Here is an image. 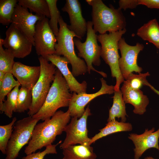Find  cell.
<instances>
[{
	"mask_svg": "<svg viewBox=\"0 0 159 159\" xmlns=\"http://www.w3.org/2000/svg\"><path fill=\"white\" fill-rule=\"evenodd\" d=\"M126 32L125 29L109 34H99L97 36V40L101 44V57L109 66L112 77L116 78L114 86L115 91L120 90V85L124 80L119 65L120 57L118 52V43Z\"/></svg>",
	"mask_w": 159,
	"mask_h": 159,
	"instance_id": "5b68a950",
	"label": "cell"
},
{
	"mask_svg": "<svg viewBox=\"0 0 159 159\" xmlns=\"http://www.w3.org/2000/svg\"><path fill=\"white\" fill-rule=\"evenodd\" d=\"M144 159H155L154 158H153V157H147L146 158H145Z\"/></svg>",
	"mask_w": 159,
	"mask_h": 159,
	"instance_id": "8d00e7d4",
	"label": "cell"
},
{
	"mask_svg": "<svg viewBox=\"0 0 159 159\" xmlns=\"http://www.w3.org/2000/svg\"><path fill=\"white\" fill-rule=\"evenodd\" d=\"M62 74L57 69L54 78L44 102L39 110L32 116L44 121L50 118L59 108L69 107L72 94Z\"/></svg>",
	"mask_w": 159,
	"mask_h": 159,
	"instance_id": "3957f363",
	"label": "cell"
},
{
	"mask_svg": "<svg viewBox=\"0 0 159 159\" xmlns=\"http://www.w3.org/2000/svg\"><path fill=\"white\" fill-rule=\"evenodd\" d=\"M92 21L87 22V37L85 42H82L80 39L74 38V45L78 51V56L84 59L87 67V72L90 73L91 71L97 72L104 77H107V74L98 71L92 66H100L101 63L100 59L101 46L97 43V35L96 34L92 26Z\"/></svg>",
	"mask_w": 159,
	"mask_h": 159,
	"instance_id": "52a82bcc",
	"label": "cell"
},
{
	"mask_svg": "<svg viewBox=\"0 0 159 159\" xmlns=\"http://www.w3.org/2000/svg\"><path fill=\"white\" fill-rule=\"evenodd\" d=\"M137 35L159 48V24L156 19L144 24L137 30Z\"/></svg>",
	"mask_w": 159,
	"mask_h": 159,
	"instance_id": "44dd1931",
	"label": "cell"
},
{
	"mask_svg": "<svg viewBox=\"0 0 159 159\" xmlns=\"http://www.w3.org/2000/svg\"><path fill=\"white\" fill-rule=\"evenodd\" d=\"M62 142V141L60 140L56 144L48 145L42 151H39L26 155V156L23 157L21 159H44V156L47 155L57 154V152L56 147L59 144L61 143Z\"/></svg>",
	"mask_w": 159,
	"mask_h": 159,
	"instance_id": "d6a6232c",
	"label": "cell"
},
{
	"mask_svg": "<svg viewBox=\"0 0 159 159\" xmlns=\"http://www.w3.org/2000/svg\"><path fill=\"white\" fill-rule=\"evenodd\" d=\"M18 0H0V23L9 25L12 23V17Z\"/></svg>",
	"mask_w": 159,
	"mask_h": 159,
	"instance_id": "484cf974",
	"label": "cell"
},
{
	"mask_svg": "<svg viewBox=\"0 0 159 159\" xmlns=\"http://www.w3.org/2000/svg\"><path fill=\"white\" fill-rule=\"evenodd\" d=\"M2 39H0V71L5 73H12L15 62L14 55L7 49L3 47Z\"/></svg>",
	"mask_w": 159,
	"mask_h": 159,
	"instance_id": "4316f807",
	"label": "cell"
},
{
	"mask_svg": "<svg viewBox=\"0 0 159 159\" xmlns=\"http://www.w3.org/2000/svg\"><path fill=\"white\" fill-rule=\"evenodd\" d=\"M158 94L159 95V91L158 92Z\"/></svg>",
	"mask_w": 159,
	"mask_h": 159,
	"instance_id": "74e56055",
	"label": "cell"
},
{
	"mask_svg": "<svg viewBox=\"0 0 159 159\" xmlns=\"http://www.w3.org/2000/svg\"><path fill=\"white\" fill-rule=\"evenodd\" d=\"M34 46L37 55L44 57L55 54L56 36L51 29L48 18L38 21L34 35Z\"/></svg>",
	"mask_w": 159,
	"mask_h": 159,
	"instance_id": "8fae6325",
	"label": "cell"
},
{
	"mask_svg": "<svg viewBox=\"0 0 159 159\" xmlns=\"http://www.w3.org/2000/svg\"><path fill=\"white\" fill-rule=\"evenodd\" d=\"M113 97V103L109 111V117L107 122L115 120V118H121V122H125L127 116L125 110V102L123 100L122 92L120 90L115 91Z\"/></svg>",
	"mask_w": 159,
	"mask_h": 159,
	"instance_id": "7402d4cb",
	"label": "cell"
},
{
	"mask_svg": "<svg viewBox=\"0 0 159 159\" xmlns=\"http://www.w3.org/2000/svg\"><path fill=\"white\" fill-rule=\"evenodd\" d=\"M138 4L150 9H159V0H138Z\"/></svg>",
	"mask_w": 159,
	"mask_h": 159,
	"instance_id": "e575fe53",
	"label": "cell"
},
{
	"mask_svg": "<svg viewBox=\"0 0 159 159\" xmlns=\"http://www.w3.org/2000/svg\"><path fill=\"white\" fill-rule=\"evenodd\" d=\"M154 131L153 127L149 130L146 129L144 132L140 135L129 134L128 138L133 141L135 147L134 149L135 159H139L146 150L151 148H155L159 151V129Z\"/></svg>",
	"mask_w": 159,
	"mask_h": 159,
	"instance_id": "e0dca14e",
	"label": "cell"
},
{
	"mask_svg": "<svg viewBox=\"0 0 159 159\" xmlns=\"http://www.w3.org/2000/svg\"><path fill=\"white\" fill-rule=\"evenodd\" d=\"M150 75L148 72L144 73H140L138 74L132 73L124 80L123 84L134 89H140L143 85L150 87L151 85L146 79L147 77Z\"/></svg>",
	"mask_w": 159,
	"mask_h": 159,
	"instance_id": "f1b7e54d",
	"label": "cell"
},
{
	"mask_svg": "<svg viewBox=\"0 0 159 159\" xmlns=\"http://www.w3.org/2000/svg\"><path fill=\"white\" fill-rule=\"evenodd\" d=\"M62 150V159H96L97 158L90 145H70Z\"/></svg>",
	"mask_w": 159,
	"mask_h": 159,
	"instance_id": "ffe728a7",
	"label": "cell"
},
{
	"mask_svg": "<svg viewBox=\"0 0 159 159\" xmlns=\"http://www.w3.org/2000/svg\"><path fill=\"white\" fill-rule=\"evenodd\" d=\"M16 120V118L14 117L9 124L0 126V150L4 154H6L8 143Z\"/></svg>",
	"mask_w": 159,
	"mask_h": 159,
	"instance_id": "f546056e",
	"label": "cell"
},
{
	"mask_svg": "<svg viewBox=\"0 0 159 159\" xmlns=\"http://www.w3.org/2000/svg\"><path fill=\"white\" fill-rule=\"evenodd\" d=\"M18 4L35 14L50 18L49 7L46 0H18Z\"/></svg>",
	"mask_w": 159,
	"mask_h": 159,
	"instance_id": "cb8c5ba5",
	"label": "cell"
},
{
	"mask_svg": "<svg viewBox=\"0 0 159 159\" xmlns=\"http://www.w3.org/2000/svg\"><path fill=\"white\" fill-rule=\"evenodd\" d=\"M40 74L37 82L32 89V102L28 112L29 116L37 113L43 105L54 80L56 67L42 56L38 58Z\"/></svg>",
	"mask_w": 159,
	"mask_h": 159,
	"instance_id": "8992f818",
	"label": "cell"
},
{
	"mask_svg": "<svg viewBox=\"0 0 159 159\" xmlns=\"http://www.w3.org/2000/svg\"><path fill=\"white\" fill-rule=\"evenodd\" d=\"M70 117L68 110L65 112L59 110L51 118L37 124L28 145L25 148V153L26 155H29L52 144L57 136L61 135L64 131Z\"/></svg>",
	"mask_w": 159,
	"mask_h": 159,
	"instance_id": "6da1fadb",
	"label": "cell"
},
{
	"mask_svg": "<svg viewBox=\"0 0 159 159\" xmlns=\"http://www.w3.org/2000/svg\"><path fill=\"white\" fill-rule=\"evenodd\" d=\"M62 10L68 14L70 24L67 25L68 29L77 38L82 39L87 32V22L82 16L80 2L78 0H66Z\"/></svg>",
	"mask_w": 159,
	"mask_h": 159,
	"instance_id": "9a60e30c",
	"label": "cell"
},
{
	"mask_svg": "<svg viewBox=\"0 0 159 159\" xmlns=\"http://www.w3.org/2000/svg\"><path fill=\"white\" fill-rule=\"evenodd\" d=\"M40 70V66H29L15 62L12 74L21 86L32 90L39 77Z\"/></svg>",
	"mask_w": 159,
	"mask_h": 159,
	"instance_id": "ac0fdd59",
	"label": "cell"
},
{
	"mask_svg": "<svg viewBox=\"0 0 159 159\" xmlns=\"http://www.w3.org/2000/svg\"><path fill=\"white\" fill-rule=\"evenodd\" d=\"M86 1L92 6V21L96 33L102 34L125 29L126 19L119 8H115L111 4L108 7L101 0Z\"/></svg>",
	"mask_w": 159,
	"mask_h": 159,
	"instance_id": "7a4b0ae2",
	"label": "cell"
},
{
	"mask_svg": "<svg viewBox=\"0 0 159 159\" xmlns=\"http://www.w3.org/2000/svg\"><path fill=\"white\" fill-rule=\"evenodd\" d=\"M132 125L129 123L118 122L116 120L108 122L106 126L100 130V132L91 138L90 145L97 140L113 133L132 130Z\"/></svg>",
	"mask_w": 159,
	"mask_h": 159,
	"instance_id": "603a6c76",
	"label": "cell"
},
{
	"mask_svg": "<svg viewBox=\"0 0 159 159\" xmlns=\"http://www.w3.org/2000/svg\"><path fill=\"white\" fill-rule=\"evenodd\" d=\"M5 74L3 72L0 71V87L2 85Z\"/></svg>",
	"mask_w": 159,
	"mask_h": 159,
	"instance_id": "d590c367",
	"label": "cell"
},
{
	"mask_svg": "<svg viewBox=\"0 0 159 159\" xmlns=\"http://www.w3.org/2000/svg\"><path fill=\"white\" fill-rule=\"evenodd\" d=\"M101 87L97 92L92 94L73 92L69 102L68 110L71 117L80 118L84 114L86 105L95 98L105 94H112L115 91L114 86L109 85L103 78L100 79Z\"/></svg>",
	"mask_w": 159,
	"mask_h": 159,
	"instance_id": "4fadbf2b",
	"label": "cell"
},
{
	"mask_svg": "<svg viewBox=\"0 0 159 159\" xmlns=\"http://www.w3.org/2000/svg\"><path fill=\"white\" fill-rule=\"evenodd\" d=\"M32 102V90L21 86L18 93L14 112L21 113L29 110Z\"/></svg>",
	"mask_w": 159,
	"mask_h": 159,
	"instance_id": "d4e9b609",
	"label": "cell"
},
{
	"mask_svg": "<svg viewBox=\"0 0 159 159\" xmlns=\"http://www.w3.org/2000/svg\"><path fill=\"white\" fill-rule=\"evenodd\" d=\"M44 57L53 64L59 70L65 78L70 91L78 94L86 93L87 82L84 81L80 83L76 79L69 69L68 65L70 63L67 59L55 54L48 55Z\"/></svg>",
	"mask_w": 159,
	"mask_h": 159,
	"instance_id": "2e32d148",
	"label": "cell"
},
{
	"mask_svg": "<svg viewBox=\"0 0 159 159\" xmlns=\"http://www.w3.org/2000/svg\"><path fill=\"white\" fill-rule=\"evenodd\" d=\"M20 85L19 82L15 80L12 74H5L2 85L0 87V108L5 101V98L16 86Z\"/></svg>",
	"mask_w": 159,
	"mask_h": 159,
	"instance_id": "4dcf8cb0",
	"label": "cell"
},
{
	"mask_svg": "<svg viewBox=\"0 0 159 159\" xmlns=\"http://www.w3.org/2000/svg\"><path fill=\"white\" fill-rule=\"evenodd\" d=\"M59 31L56 36L57 42L55 46V54L63 56L71 64L72 73L74 77L83 75L87 72V67L84 60L76 55L74 49L73 39L77 36L68 28L61 16L59 20Z\"/></svg>",
	"mask_w": 159,
	"mask_h": 159,
	"instance_id": "277c9868",
	"label": "cell"
},
{
	"mask_svg": "<svg viewBox=\"0 0 159 159\" xmlns=\"http://www.w3.org/2000/svg\"><path fill=\"white\" fill-rule=\"evenodd\" d=\"M2 41L3 46L18 58L29 55L34 46L29 38L12 24L6 30V37Z\"/></svg>",
	"mask_w": 159,
	"mask_h": 159,
	"instance_id": "7c38bea8",
	"label": "cell"
},
{
	"mask_svg": "<svg viewBox=\"0 0 159 159\" xmlns=\"http://www.w3.org/2000/svg\"><path fill=\"white\" fill-rule=\"evenodd\" d=\"M49 11L50 19L49 21L50 27L56 36L59 32L58 24L61 17L60 13L57 5V0H46Z\"/></svg>",
	"mask_w": 159,
	"mask_h": 159,
	"instance_id": "1f68e13d",
	"label": "cell"
},
{
	"mask_svg": "<svg viewBox=\"0 0 159 159\" xmlns=\"http://www.w3.org/2000/svg\"><path fill=\"white\" fill-rule=\"evenodd\" d=\"M91 115L88 105L82 116L79 119L75 117H72L70 123L64 129V131L66 132V136L60 145L61 149L77 144L90 145L91 138L87 136V123L88 117Z\"/></svg>",
	"mask_w": 159,
	"mask_h": 159,
	"instance_id": "9c48e42d",
	"label": "cell"
},
{
	"mask_svg": "<svg viewBox=\"0 0 159 159\" xmlns=\"http://www.w3.org/2000/svg\"><path fill=\"white\" fill-rule=\"evenodd\" d=\"M39 119L28 116L16 122L6 149L5 159H16L19 151L29 142Z\"/></svg>",
	"mask_w": 159,
	"mask_h": 159,
	"instance_id": "ba28073f",
	"label": "cell"
},
{
	"mask_svg": "<svg viewBox=\"0 0 159 159\" xmlns=\"http://www.w3.org/2000/svg\"><path fill=\"white\" fill-rule=\"evenodd\" d=\"M119 8L124 10L135 8L138 5V0H120L119 1Z\"/></svg>",
	"mask_w": 159,
	"mask_h": 159,
	"instance_id": "836d02e7",
	"label": "cell"
},
{
	"mask_svg": "<svg viewBox=\"0 0 159 159\" xmlns=\"http://www.w3.org/2000/svg\"><path fill=\"white\" fill-rule=\"evenodd\" d=\"M45 17L33 14L29 12L28 9L17 4L15 7L11 24L25 35L34 46V35L36 25L38 21Z\"/></svg>",
	"mask_w": 159,
	"mask_h": 159,
	"instance_id": "5bb4252c",
	"label": "cell"
},
{
	"mask_svg": "<svg viewBox=\"0 0 159 159\" xmlns=\"http://www.w3.org/2000/svg\"><path fill=\"white\" fill-rule=\"evenodd\" d=\"M123 100L126 103H129L134 107V113L143 115L146 111L149 103L147 96L140 89H134L123 84L121 88Z\"/></svg>",
	"mask_w": 159,
	"mask_h": 159,
	"instance_id": "d6986e66",
	"label": "cell"
},
{
	"mask_svg": "<svg viewBox=\"0 0 159 159\" xmlns=\"http://www.w3.org/2000/svg\"><path fill=\"white\" fill-rule=\"evenodd\" d=\"M118 47L121 54L119 60V67L124 80L133 72L141 73L143 69L138 65L137 60L139 53L144 49V45L138 42L134 46L129 45L122 37L118 42Z\"/></svg>",
	"mask_w": 159,
	"mask_h": 159,
	"instance_id": "30bf717a",
	"label": "cell"
},
{
	"mask_svg": "<svg viewBox=\"0 0 159 159\" xmlns=\"http://www.w3.org/2000/svg\"><path fill=\"white\" fill-rule=\"evenodd\" d=\"M19 85L15 87L7 95V99L3 102L0 110L9 118L12 117L13 112L16 109Z\"/></svg>",
	"mask_w": 159,
	"mask_h": 159,
	"instance_id": "83f0119b",
	"label": "cell"
},
{
	"mask_svg": "<svg viewBox=\"0 0 159 159\" xmlns=\"http://www.w3.org/2000/svg\"><path fill=\"white\" fill-rule=\"evenodd\" d=\"M158 49H159V48H158Z\"/></svg>",
	"mask_w": 159,
	"mask_h": 159,
	"instance_id": "f35d334b",
	"label": "cell"
}]
</instances>
